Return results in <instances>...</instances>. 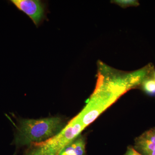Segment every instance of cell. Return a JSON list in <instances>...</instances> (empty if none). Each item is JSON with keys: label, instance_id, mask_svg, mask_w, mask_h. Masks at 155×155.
Wrapping results in <instances>:
<instances>
[{"label": "cell", "instance_id": "cell-1", "mask_svg": "<svg viewBox=\"0 0 155 155\" xmlns=\"http://www.w3.org/2000/svg\"><path fill=\"white\" fill-rule=\"evenodd\" d=\"M98 68L95 88L78 114L86 127L125 93L141 85L147 78L152 76L154 71L153 64H149L136 71L125 73L101 61L98 63Z\"/></svg>", "mask_w": 155, "mask_h": 155}, {"label": "cell", "instance_id": "cell-2", "mask_svg": "<svg viewBox=\"0 0 155 155\" xmlns=\"http://www.w3.org/2000/svg\"><path fill=\"white\" fill-rule=\"evenodd\" d=\"M61 117L40 119H19L15 125L14 144L17 147L27 146L33 143H41L54 137L64 128Z\"/></svg>", "mask_w": 155, "mask_h": 155}, {"label": "cell", "instance_id": "cell-3", "mask_svg": "<svg viewBox=\"0 0 155 155\" xmlns=\"http://www.w3.org/2000/svg\"><path fill=\"white\" fill-rule=\"evenodd\" d=\"M86 127L78 114L54 137L42 142L31 143L23 155H60L63 149Z\"/></svg>", "mask_w": 155, "mask_h": 155}, {"label": "cell", "instance_id": "cell-4", "mask_svg": "<svg viewBox=\"0 0 155 155\" xmlns=\"http://www.w3.org/2000/svg\"><path fill=\"white\" fill-rule=\"evenodd\" d=\"M19 11L31 19L37 27L46 19L47 9L45 3L40 0H11Z\"/></svg>", "mask_w": 155, "mask_h": 155}, {"label": "cell", "instance_id": "cell-5", "mask_svg": "<svg viewBox=\"0 0 155 155\" xmlns=\"http://www.w3.org/2000/svg\"><path fill=\"white\" fill-rule=\"evenodd\" d=\"M135 148L143 155H150L155 149V127L147 130L135 140Z\"/></svg>", "mask_w": 155, "mask_h": 155}, {"label": "cell", "instance_id": "cell-6", "mask_svg": "<svg viewBox=\"0 0 155 155\" xmlns=\"http://www.w3.org/2000/svg\"><path fill=\"white\" fill-rule=\"evenodd\" d=\"M85 152V140L79 135L63 149L60 155H84Z\"/></svg>", "mask_w": 155, "mask_h": 155}, {"label": "cell", "instance_id": "cell-7", "mask_svg": "<svg viewBox=\"0 0 155 155\" xmlns=\"http://www.w3.org/2000/svg\"><path fill=\"white\" fill-rule=\"evenodd\" d=\"M143 91L149 95L155 96V80L153 76L148 78L141 85Z\"/></svg>", "mask_w": 155, "mask_h": 155}, {"label": "cell", "instance_id": "cell-8", "mask_svg": "<svg viewBox=\"0 0 155 155\" xmlns=\"http://www.w3.org/2000/svg\"><path fill=\"white\" fill-rule=\"evenodd\" d=\"M114 3L122 8H126L129 6H137L139 5L138 1L135 0H116Z\"/></svg>", "mask_w": 155, "mask_h": 155}, {"label": "cell", "instance_id": "cell-9", "mask_svg": "<svg viewBox=\"0 0 155 155\" xmlns=\"http://www.w3.org/2000/svg\"><path fill=\"white\" fill-rule=\"evenodd\" d=\"M125 155H143L133 148L129 147Z\"/></svg>", "mask_w": 155, "mask_h": 155}, {"label": "cell", "instance_id": "cell-10", "mask_svg": "<svg viewBox=\"0 0 155 155\" xmlns=\"http://www.w3.org/2000/svg\"><path fill=\"white\" fill-rule=\"evenodd\" d=\"M150 155H155V149L153 151Z\"/></svg>", "mask_w": 155, "mask_h": 155}, {"label": "cell", "instance_id": "cell-11", "mask_svg": "<svg viewBox=\"0 0 155 155\" xmlns=\"http://www.w3.org/2000/svg\"><path fill=\"white\" fill-rule=\"evenodd\" d=\"M153 77L154 78L155 80V70L154 71L153 73Z\"/></svg>", "mask_w": 155, "mask_h": 155}]
</instances>
